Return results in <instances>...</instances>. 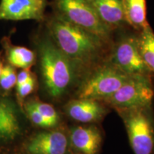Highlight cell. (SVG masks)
<instances>
[{
  "label": "cell",
  "mask_w": 154,
  "mask_h": 154,
  "mask_svg": "<svg viewBox=\"0 0 154 154\" xmlns=\"http://www.w3.org/2000/svg\"><path fill=\"white\" fill-rule=\"evenodd\" d=\"M64 109L73 120L87 124L101 121L106 113V109L101 101L88 99L77 98L71 100Z\"/></svg>",
  "instance_id": "12"
},
{
  "label": "cell",
  "mask_w": 154,
  "mask_h": 154,
  "mask_svg": "<svg viewBox=\"0 0 154 154\" xmlns=\"http://www.w3.org/2000/svg\"><path fill=\"white\" fill-rule=\"evenodd\" d=\"M130 76L108 61L86 77L79 90L78 98L103 101L114 94Z\"/></svg>",
  "instance_id": "5"
},
{
  "label": "cell",
  "mask_w": 154,
  "mask_h": 154,
  "mask_svg": "<svg viewBox=\"0 0 154 154\" xmlns=\"http://www.w3.org/2000/svg\"><path fill=\"white\" fill-rule=\"evenodd\" d=\"M48 0H0V20L44 22Z\"/></svg>",
  "instance_id": "9"
},
{
  "label": "cell",
  "mask_w": 154,
  "mask_h": 154,
  "mask_svg": "<svg viewBox=\"0 0 154 154\" xmlns=\"http://www.w3.org/2000/svg\"><path fill=\"white\" fill-rule=\"evenodd\" d=\"M116 111L124 121L134 154H154V117L151 106Z\"/></svg>",
  "instance_id": "4"
},
{
  "label": "cell",
  "mask_w": 154,
  "mask_h": 154,
  "mask_svg": "<svg viewBox=\"0 0 154 154\" xmlns=\"http://www.w3.org/2000/svg\"><path fill=\"white\" fill-rule=\"evenodd\" d=\"M42 116L49 121L52 128H54L60 121V116L52 105L38 99H32L29 101Z\"/></svg>",
  "instance_id": "17"
},
{
  "label": "cell",
  "mask_w": 154,
  "mask_h": 154,
  "mask_svg": "<svg viewBox=\"0 0 154 154\" xmlns=\"http://www.w3.org/2000/svg\"><path fill=\"white\" fill-rule=\"evenodd\" d=\"M46 29L62 52L82 69L100 61L109 44L95 34L51 14L45 18Z\"/></svg>",
  "instance_id": "1"
},
{
  "label": "cell",
  "mask_w": 154,
  "mask_h": 154,
  "mask_svg": "<svg viewBox=\"0 0 154 154\" xmlns=\"http://www.w3.org/2000/svg\"><path fill=\"white\" fill-rule=\"evenodd\" d=\"M51 5L57 17L110 43L112 31L100 19L88 0H52Z\"/></svg>",
  "instance_id": "3"
},
{
  "label": "cell",
  "mask_w": 154,
  "mask_h": 154,
  "mask_svg": "<svg viewBox=\"0 0 154 154\" xmlns=\"http://www.w3.org/2000/svg\"><path fill=\"white\" fill-rule=\"evenodd\" d=\"M153 96L151 76L131 75L114 94L101 102L116 110L151 106Z\"/></svg>",
  "instance_id": "6"
},
{
  "label": "cell",
  "mask_w": 154,
  "mask_h": 154,
  "mask_svg": "<svg viewBox=\"0 0 154 154\" xmlns=\"http://www.w3.org/2000/svg\"><path fill=\"white\" fill-rule=\"evenodd\" d=\"M123 6L126 23L139 32L149 26L146 0H123Z\"/></svg>",
  "instance_id": "15"
},
{
  "label": "cell",
  "mask_w": 154,
  "mask_h": 154,
  "mask_svg": "<svg viewBox=\"0 0 154 154\" xmlns=\"http://www.w3.org/2000/svg\"><path fill=\"white\" fill-rule=\"evenodd\" d=\"M33 75L30 69H23L18 73L17 76V84L16 86H20L29 79L31 76Z\"/></svg>",
  "instance_id": "21"
},
{
  "label": "cell",
  "mask_w": 154,
  "mask_h": 154,
  "mask_svg": "<svg viewBox=\"0 0 154 154\" xmlns=\"http://www.w3.org/2000/svg\"><path fill=\"white\" fill-rule=\"evenodd\" d=\"M24 106L25 113L32 124L36 126L40 127V128H45V129L52 128V126L49 121H47L40 114V113L32 106L29 101H27L25 102Z\"/></svg>",
  "instance_id": "18"
},
{
  "label": "cell",
  "mask_w": 154,
  "mask_h": 154,
  "mask_svg": "<svg viewBox=\"0 0 154 154\" xmlns=\"http://www.w3.org/2000/svg\"><path fill=\"white\" fill-rule=\"evenodd\" d=\"M70 147L76 153L98 154L101 149L102 135L95 126L73 127L69 134Z\"/></svg>",
  "instance_id": "11"
},
{
  "label": "cell",
  "mask_w": 154,
  "mask_h": 154,
  "mask_svg": "<svg viewBox=\"0 0 154 154\" xmlns=\"http://www.w3.org/2000/svg\"><path fill=\"white\" fill-rule=\"evenodd\" d=\"M36 79L34 75L31 76V78L27 82H26L22 85L16 86L17 93L19 100L24 99L26 96H28L34 91L36 86Z\"/></svg>",
  "instance_id": "20"
},
{
  "label": "cell",
  "mask_w": 154,
  "mask_h": 154,
  "mask_svg": "<svg viewBox=\"0 0 154 154\" xmlns=\"http://www.w3.org/2000/svg\"><path fill=\"white\" fill-rule=\"evenodd\" d=\"M100 19L111 31L126 23L123 0H88Z\"/></svg>",
  "instance_id": "13"
},
{
  "label": "cell",
  "mask_w": 154,
  "mask_h": 154,
  "mask_svg": "<svg viewBox=\"0 0 154 154\" xmlns=\"http://www.w3.org/2000/svg\"><path fill=\"white\" fill-rule=\"evenodd\" d=\"M109 61L128 75L152 74L142 59L137 36L121 38L113 47Z\"/></svg>",
  "instance_id": "7"
},
{
  "label": "cell",
  "mask_w": 154,
  "mask_h": 154,
  "mask_svg": "<svg viewBox=\"0 0 154 154\" xmlns=\"http://www.w3.org/2000/svg\"><path fill=\"white\" fill-rule=\"evenodd\" d=\"M22 112L12 99L0 97V146L13 144L22 135Z\"/></svg>",
  "instance_id": "10"
},
{
  "label": "cell",
  "mask_w": 154,
  "mask_h": 154,
  "mask_svg": "<svg viewBox=\"0 0 154 154\" xmlns=\"http://www.w3.org/2000/svg\"><path fill=\"white\" fill-rule=\"evenodd\" d=\"M2 69H3V65H2V63L1 58H0V75H1V74H2Z\"/></svg>",
  "instance_id": "22"
},
{
  "label": "cell",
  "mask_w": 154,
  "mask_h": 154,
  "mask_svg": "<svg viewBox=\"0 0 154 154\" xmlns=\"http://www.w3.org/2000/svg\"><path fill=\"white\" fill-rule=\"evenodd\" d=\"M17 73L15 68L7 64L3 66L2 74L0 75V86L5 91H9L16 86Z\"/></svg>",
  "instance_id": "19"
},
{
  "label": "cell",
  "mask_w": 154,
  "mask_h": 154,
  "mask_svg": "<svg viewBox=\"0 0 154 154\" xmlns=\"http://www.w3.org/2000/svg\"><path fill=\"white\" fill-rule=\"evenodd\" d=\"M6 59L9 64L14 68L30 69L36 61V54L28 48L14 45L5 37L2 41Z\"/></svg>",
  "instance_id": "14"
},
{
  "label": "cell",
  "mask_w": 154,
  "mask_h": 154,
  "mask_svg": "<svg viewBox=\"0 0 154 154\" xmlns=\"http://www.w3.org/2000/svg\"><path fill=\"white\" fill-rule=\"evenodd\" d=\"M35 46L44 90L52 99H59L70 89L82 69L61 51L47 29L36 38Z\"/></svg>",
  "instance_id": "2"
},
{
  "label": "cell",
  "mask_w": 154,
  "mask_h": 154,
  "mask_svg": "<svg viewBox=\"0 0 154 154\" xmlns=\"http://www.w3.org/2000/svg\"><path fill=\"white\" fill-rule=\"evenodd\" d=\"M74 154H81V153H74Z\"/></svg>",
  "instance_id": "23"
},
{
  "label": "cell",
  "mask_w": 154,
  "mask_h": 154,
  "mask_svg": "<svg viewBox=\"0 0 154 154\" xmlns=\"http://www.w3.org/2000/svg\"><path fill=\"white\" fill-rule=\"evenodd\" d=\"M142 59L151 74H154V32L149 25L137 36Z\"/></svg>",
  "instance_id": "16"
},
{
  "label": "cell",
  "mask_w": 154,
  "mask_h": 154,
  "mask_svg": "<svg viewBox=\"0 0 154 154\" xmlns=\"http://www.w3.org/2000/svg\"><path fill=\"white\" fill-rule=\"evenodd\" d=\"M69 134L59 128H47L30 136L25 142L26 154H68Z\"/></svg>",
  "instance_id": "8"
}]
</instances>
